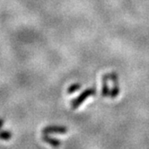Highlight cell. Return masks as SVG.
I'll list each match as a JSON object with an SVG mask.
<instances>
[{"instance_id":"1","label":"cell","mask_w":149,"mask_h":149,"mask_svg":"<svg viewBox=\"0 0 149 149\" xmlns=\"http://www.w3.org/2000/svg\"><path fill=\"white\" fill-rule=\"evenodd\" d=\"M94 94H95V88H90L87 89L86 91H84L79 97L76 98V100L73 102V108L76 109L77 107H78V105H80V103L83 101H84V99H86L90 95H94Z\"/></svg>"},{"instance_id":"2","label":"cell","mask_w":149,"mask_h":149,"mask_svg":"<svg viewBox=\"0 0 149 149\" xmlns=\"http://www.w3.org/2000/svg\"><path fill=\"white\" fill-rule=\"evenodd\" d=\"M108 79H109V77H108L107 74H105L102 78V94L103 97L108 96V95H110V93H111L110 88L108 86Z\"/></svg>"},{"instance_id":"3","label":"cell","mask_w":149,"mask_h":149,"mask_svg":"<svg viewBox=\"0 0 149 149\" xmlns=\"http://www.w3.org/2000/svg\"><path fill=\"white\" fill-rule=\"evenodd\" d=\"M43 132L45 134L47 133H51V132H60V133H64V132H67V129H65V127H54V129H52V127H47V129H45L43 130Z\"/></svg>"},{"instance_id":"4","label":"cell","mask_w":149,"mask_h":149,"mask_svg":"<svg viewBox=\"0 0 149 149\" xmlns=\"http://www.w3.org/2000/svg\"><path fill=\"white\" fill-rule=\"evenodd\" d=\"M44 140H45V141H48V143H50V144L53 145V146H58V145L60 144L58 140L51 139V138H48L47 136H44Z\"/></svg>"},{"instance_id":"5","label":"cell","mask_w":149,"mask_h":149,"mask_svg":"<svg viewBox=\"0 0 149 149\" xmlns=\"http://www.w3.org/2000/svg\"><path fill=\"white\" fill-rule=\"evenodd\" d=\"M80 87H81V86H80L79 84H74V86H72L71 87H69V88H68V93H74V92H76V90H78Z\"/></svg>"}]
</instances>
